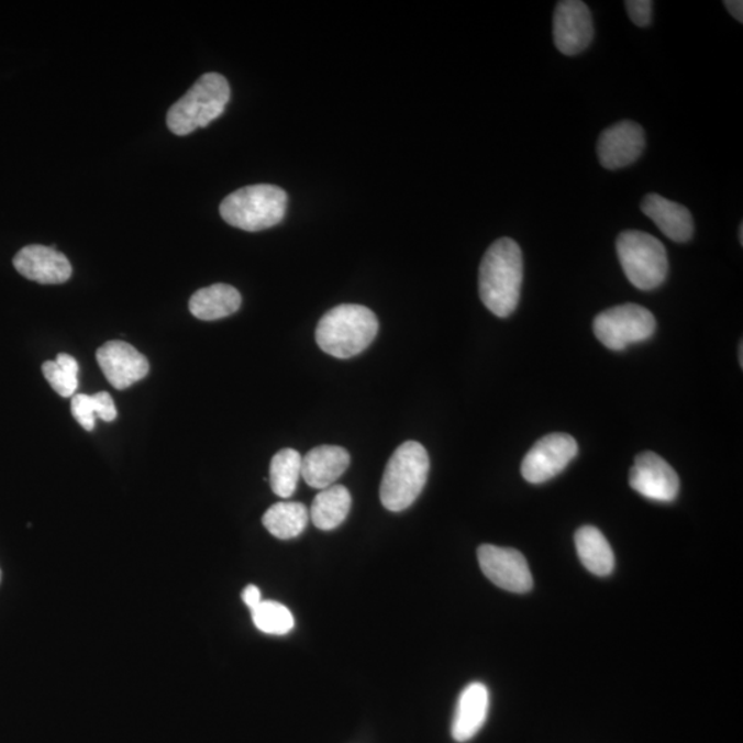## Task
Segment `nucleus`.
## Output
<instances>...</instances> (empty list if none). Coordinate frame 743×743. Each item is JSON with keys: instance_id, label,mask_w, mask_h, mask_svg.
I'll list each match as a JSON object with an SVG mask.
<instances>
[{"instance_id": "f257e3e1", "label": "nucleus", "mask_w": 743, "mask_h": 743, "mask_svg": "<svg viewBox=\"0 0 743 743\" xmlns=\"http://www.w3.org/2000/svg\"><path fill=\"white\" fill-rule=\"evenodd\" d=\"M523 281L521 247L512 239L497 240L486 251L479 267V297L500 319L517 310Z\"/></svg>"}, {"instance_id": "f03ea898", "label": "nucleus", "mask_w": 743, "mask_h": 743, "mask_svg": "<svg viewBox=\"0 0 743 743\" xmlns=\"http://www.w3.org/2000/svg\"><path fill=\"white\" fill-rule=\"evenodd\" d=\"M379 332L378 317L361 304H339L322 315L315 342L332 357H355L369 347Z\"/></svg>"}, {"instance_id": "7ed1b4c3", "label": "nucleus", "mask_w": 743, "mask_h": 743, "mask_svg": "<svg viewBox=\"0 0 743 743\" xmlns=\"http://www.w3.org/2000/svg\"><path fill=\"white\" fill-rule=\"evenodd\" d=\"M430 457L417 441L397 447L387 463L380 484L381 504L391 512L411 507L428 484Z\"/></svg>"}, {"instance_id": "20e7f679", "label": "nucleus", "mask_w": 743, "mask_h": 743, "mask_svg": "<svg viewBox=\"0 0 743 743\" xmlns=\"http://www.w3.org/2000/svg\"><path fill=\"white\" fill-rule=\"evenodd\" d=\"M231 100V86L225 76L210 73L201 76L167 113V125L175 135L192 134L207 127L225 112Z\"/></svg>"}, {"instance_id": "39448f33", "label": "nucleus", "mask_w": 743, "mask_h": 743, "mask_svg": "<svg viewBox=\"0 0 743 743\" xmlns=\"http://www.w3.org/2000/svg\"><path fill=\"white\" fill-rule=\"evenodd\" d=\"M288 196L275 185H253L228 196L220 207L229 225L245 232L266 231L286 217Z\"/></svg>"}, {"instance_id": "423d86ee", "label": "nucleus", "mask_w": 743, "mask_h": 743, "mask_svg": "<svg viewBox=\"0 0 743 743\" xmlns=\"http://www.w3.org/2000/svg\"><path fill=\"white\" fill-rule=\"evenodd\" d=\"M617 255L628 280L642 291H653L668 276L669 262L664 244L652 234L626 231L617 239Z\"/></svg>"}, {"instance_id": "0eeeda50", "label": "nucleus", "mask_w": 743, "mask_h": 743, "mask_svg": "<svg viewBox=\"0 0 743 743\" xmlns=\"http://www.w3.org/2000/svg\"><path fill=\"white\" fill-rule=\"evenodd\" d=\"M657 328L652 311L635 303L616 306L602 311L594 321V332L606 347L624 350L630 344L647 341Z\"/></svg>"}, {"instance_id": "6e6552de", "label": "nucleus", "mask_w": 743, "mask_h": 743, "mask_svg": "<svg viewBox=\"0 0 743 743\" xmlns=\"http://www.w3.org/2000/svg\"><path fill=\"white\" fill-rule=\"evenodd\" d=\"M578 445L567 434H548L535 442L522 462V477L530 484H544L555 478L577 456Z\"/></svg>"}, {"instance_id": "1a4fd4ad", "label": "nucleus", "mask_w": 743, "mask_h": 743, "mask_svg": "<svg viewBox=\"0 0 743 743\" xmlns=\"http://www.w3.org/2000/svg\"><path fill=\"white\" fill-rule=\"evenodd\" d=\"M480 570L495 586L513 594L532 591L533 577L521 552L485 544L478 548Z\"/></svg>"}, {"instance_id": "9d476101", "label": "nucleus", "mask_w": 743, "mask_h": 743, "mask_svg": "<svg viewBox=\"0 0 743 743\" xmlns=\"http://www.w3.org/2000/svg\"><path fill=\"white\" fill-rule=\"evenodd\" d=\"M630 485L639 495L661 502L674 501L680 490L675 469L653 452L636 456L630 473Z\"/></svg>"}, {"instance_id": "9b49d317", "label": "nucleus", "mask_w": 743, "mask_h": 743, "mask_svg": "<svg viewBox=\"0 0 743 743\" xmlns=\"http://www.w3.org/2000/svg\"><path fill=\"white\" fill-rule=\"evenodd\" d=\"M594 40L592 14L580 0L557 3L554 14V41L562 54L576 56L591 45Z\"/></svg>"}, {"instance_id": "f8f14e48", "label": "nucleus", "mask_w": 743, "mask_h": 743, "mask_svg": "<svg viewBox=\"0 0 743 743\" xmlns=\"http://www.w3.org/2000/svg\"><path fill=\"white\" fill-rule=\"evenodd\" d=\"M97 361L102 374L117 390L129 389L149 374L145 355L122 341L103 344L98 348Z\"/></svg>"}, {"instance_id": "ddd939ff", "label": "nucleus", "mask_w": 743, "mask_h": 743, "mask_svg": "<svg viewBox=\"0 0 743 743\" xmlns=\"http://www.w3.org/2000/svg\"><path fill=\"white\" fill-rule=\"evenodd\" d=\"M646 146L642 125L624 120L611 125L599 136L598 156L608 169H620L635 163Z\"/></svg>"}, {"instance_id": "4468645a", "label": "nucleus", "mask_w": 743, "mask_h": 743, "mask_svg": "<svg viewBox=\"0 0 743 743\" xmlns=\"http://www.w3.org/2000/svg\"><path fill=\"white\" fill-rule=\"evenodd\" d=\"M13 265L21 276L40 284H64L73 277L67 256L45 245H29L14 256Z\"/></svg>"}, {"instance_id": "2eb2a0df", "label": "nucleus", "mask_w": 743, "mask_h": 743, "mask_svg": "<svg viewBox=\"0 0 743 743\" xmlns=\"http://www.w3.org/2000/svg\"><path fill=\"white\" fill-rule=\"evenodd\" d=\"M489 691L483 683H472L458 697L452 721V736L456 742H468L483 729L489 713Z\"/></svg>"}, {"instance_id": "dca6fc26", "label": "nucleus", "mask_w": 743, "mask_h": 743, "mask_svg": "<svg viewBox=\"0 0 743 743\" xmlns=\"http://www.w3.org/2000/svg\"><path fill=\"white\" fill-rule=\"evenodd\" d=\"M641 209L666 237L676 243H686L692 237L694 221L685 206L675 203L663 196L650 193L643 199Z\"/></svg>"}, {"instance_id": "f3484780", "label": "nucleus", "mask_w": 743, "mask_h": 743, "mask_svg": "<svg viewBox=\"0 0 743 743\" xmlns=\"http://www.w3.org/2000/svg\"><path fill=\"white\" fill-rule=\"evenodd\" d=\"M350 466V455L342 446L322 445L302 457V478L314 489H326Z\"/></svg>"}, {"instance_id": "a211bd4d", "label": "nucleus", "mask_w": 743, "mask_h": 743, "mask_svg": "<svg viewBox=\"0 0 743 743\" xmlns=\"http://www.w3.org/2000/svg\"><path fill=\"white\" fill-rule=\"evenodd\" d=\"M242 308V295L228 284L201 288L189 300V310L196 319L215 321L232 315Z\"/></svg>"}, {"instance_id": "6ab92c4d", "label": "nucleus", "mask_w": 743, "mask_h": 743, "mask_svg": "<svg viewBox=\"0 0 743 743\" xmlns=\"http://www.w3.org/2000/svg\"><path fill=\"white\" fill-rule=\"evenodd\" d=\"M575 540L578 557L592 575L605 577L613 573L614 552L599 529L583 526L577 530Z\"/></svg>"}, {"instance_id": "aec40b11", "label": "nucleus", "mask_w": 743, "mask_h": 743, "mask_svg": "<svg viewBox=\"0 0 743 743\" xmlns=\"http://www.w3.org/2000/svg\"><path fill=\"white\" fill-rule=\"evenodd\" d=\"M352 510V495L342 485L322 489L311 504L310 518L320 530H333L346 521Z\"/></svg>"}, {"instance_id": "412c9836", "label": "nucleus", "mask_w": 743, "mask_h": 743, "mask_svg": "<svg viewBox=\"0 0 743 743\" xmlns=\"http://www.w3.org/2000/svg\"><path fill=\"white\" fill-rule=\"evenodd\" d=\"M267 532L280 540H291L308 528L309 511L302 502H277L262 518Z\"/></svg>"}, {"instance_id": "4be33fe9", "label": "nucleus", "mask_w": 743, "mask_h": 743, "mask_svg": "<svg viewBox=\"0 0 743 743\" xmlns=\"http://www.w3.org/2000/svg\"><path fill=\"white\" fill-rule=\"evenodd\" d=\"M302 477V456L295 450H282L270 462L271 490L281 499H289L297 491Z\"/></svg>"}, {"instance_id": "5701e85b", "label": "nucleus", "mask_w": 743, "mask_h": 743, "mask_svg": "<svg viewBox=\"0 0 743 743\" xmlns=\"http://www.w3.org/2000/svg\"><path fill=\"white\" fill-rule=\"evenodd\" d=\"M43 375H45L48 385L58 396L68 398L74 397L78 390L79 364L73 355L58 354L56 361H46L42 365Z\"/></svg>"}, {"instance_id": "b1692460", "label": "nucleus", "mask_w": 743, "mask_h": 743, "mask_svg": "<svg viewBox=\"0 0 743 743\" xmlns=\"http://www.w3.org/2000/svg\"><path fill=\"white\" fill-rule=\"evenodd\" d=\"M251 614H253L255 626L267 635H287L295 626L291 611L275 600H262L255 609L251 610Z\"/></svg>"}, {"instance_id": "393cba45", "label": "nucleus", "mask_w": 743, "mask_h": 743, "mask_svg": "<svg viewBox=\"0 0 743 743\" xmlns=\"http://www.w3.org/2000/svg\"><path fill=\"white\" fill-rule=\"evenodd\" d=\"M70 412H73L76 422L86 431L96 429V402L95 397L87 395H75L70 402Z\"/></svg>"}, {"instance_id": "a878e982", "label": "nucleus", "mask_w": 743, "mask_h": 743, "mask_svg": "<svg viewBox=\"0 0 743 743\" xmlns=\"http://www.w3.org/2000/svg\"><path fill=\"white\" fill-rule=\"evenodd\" d=\"M625 8L633 24L644 29V26L652 23V0H628V2H625Z\"/></svg>"}, {"instance_id": "bb28decb", "label": "nucleus", "mask_w": 743, "mask_h": 743, "mask_svg": "<svg viewBox=\"0 0 743 743\" xmlns=\"http://www.w3.org/2000/svg\"><path fill=\"white\" fill-rule=\"evenodd\" d=\"M95 397L97 417L103 422L111 423L118 418V409L111 395L107 391L97 392Z\"/></svg>"}, {"instance_id": "cd10ccee", "label": "nucleus", "mask_w": 743, "mask_h": 743, "mask_svg": "<svg viewBox=\"0 0 743 743\" xmlns=\"http://www.w3.org/2000/svg\"><path fill=\"white\" fill-rule=\"evenodd\" d=\"M242 598L244 603L248 606L249 610H253L262 602L260 589L255 586H248L244 589Z\"/></svg>"}, {"instance_id": "c85d7f7f", "label": "nucleus", "mask_w": 743, "mask_h": 743, "mask_svg": "<svg viewBox=\"0 0 743 743\" xmlns=\"http://www.w3.org/2000/svg\"><path fill=\"white\" fill-rule=\"evenodd\" d=\"M724 4L732 18L743 23V2L741 0H727Z\"/></svg>"}, {"instance_id": "c756f323", "label": "nucleus", "mask_w": 743, "mask_h": 743, "mask_svg": "<svg viewBox=\"0 0 743 743\" xmlns=\"http://www.w3.org/2000/svg\"><path fill=\"white\" fill-rule=\"evenodd\" d=\"M740 242H741V244H743V225H742V223H741V226H740Z\"/></svg>"}, {"instance_id": "7c9ffc66", "label": "nucleus", "mask_w": 743, "mask_h": 743, "mask_svg": "<svg viewBox=\"0 0 743 743\" xmlns=\"http://www.w3.org/2000/svg\"><path fill=\"white\" fill-rule=\"evenodd\" d=\"M742 352H743V347H742V344H741V346H740V363H741V365L743 364L742 363Z\"/></svg>"}, {"instance_id": "2f4dec72", "label": "nucleus", "mask_w": 743, "mask_h": 743, "mask_svg": "<svg viewBox=\"0 0 743 743\" xmlns=\"http://www.w3.org/2000/svg\"><path fill=\"white\" fill-rule=\"evenodd\" d=\"M0 580H2V570H0Z\"/></svg>"}]
</instances>
